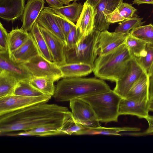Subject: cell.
<instances>
[{
    "label": "cell",
    "instance_id": "6da1fadb",
    "mask_svg": "<svg viewBox=\"0 0 153 153\" xmlns=\"http://www.w3.org/2000/svg\"><path fill=\"white\" fill-rule=\"evenodd\" d=\"M69 111L66 107L45 103L0 115V135L46 126H55L61 128Z\"/></svg>",
    "mask_w": 153,
    "mask_h": 153
},
{
    "label": "cell",
    "instance_id": "7a4b0ae2",
    "mask_svg": "<svg viewBox=\"0 0 153 153\" xmlns=\"http://www.w3.org/2000/svg\"><path fill=\"white\" fill-rule=\"evenodd\" d=\"M62 78L56 85L53 96L57 102L70 101L111 90L107 84L99 79L80 77Z\"/></svg>",
    "mask_w": 153,
    "mask_h": 153
},
{
    "label": "cell",
    "instance_id": "3957f363",
    "mask_svg": "<svg viewBox=\"0 0 153 153\" xmlns=\"http://www.w3.org/2000/svg\"><path fill=\"white\" fill-rule=\"evenodd\" d=\"M132 58L126 45L123 44L105 54L98 55L94 64L95 76L116 82L123 76Z\"/></svg>",
    "mask_w": 153,
    "mask_h": 153
},
{
    "label": "cell",
    "instance_id": "277c9868",
    "mask_svg": "<svg viewBox=\"0 0 153 153\" xmlns=\"http://www.w3.org/2000/svg\"><path fill=\"white\" fill-rule=\"evenodd\" d=\"M122 99L111 90L80 99L90 105L99 122L107 123L117 122L119 104Z\"/></svg>",
    "mask_w": 153,
    "mask_h": 153
},
{
    "label": "cell",
    "instance_id": "5b68a950",
    "mask_svg": "<svg viewBox=\"0 0 153 153\" xmlns=\"http://www.w3.org/2000/svg\"><path fill=\"white\" fill-rule=\"evenodd\" d=\"M100 32L94 30L74 47L68 50L64 48L66 64L82 63L94 66L99 54L98 40Z\"/></svg>",
    "mask_w": 153,
    "mask_h": 153
},
{
    "label": "cell",
    "instance_id": "8992f818",
    "mask_svg": "<svg viewBox=\"0 0 153 153\" xmlns=\"http://www.w3.org/2000/svg\"><path fill=\"white\" fill-rule=\"evenodd\" d=\"M21 64L33 77L51 78L56 81L63 78L62 73L59 66L47 59L41 54Z\"/></svg>",
    "mask_w": 153,
    "mask_h": 153
},
{
    "label": "cell",
    "instance_id": "52a82bcc",
    "mask_svg": "<svg viewBox=\"0 0 153 153\" xmlns=\"http://www.w3.org/2000/svg\"><path fill=\"white\" fill-rule=\"evenodd\" d=\"M70 107L72 116L78 123L87 128L100 126L99 121L90 105L80 99L70 101Z\"/></svg>",
    "mask_w": 153,
    "mask_h": 153
},
{
    "label": "cell",
    "instance_id": "ba28073f",
    "mask_svg": "<svg viewBox=\"0 0 153 153\" xmlns=\"http://www.w3.org/2000/svg\"><path fill=\"white\" fill-rule=\"evenodd\" d=\"M51 96L26 97L13 94L0 98V115L36 104L47 103Z\"/></svg>",
    "mask_w": 153,
    "mask_h": 153
},
{
    "label": "cell",
    "instance_id": "9c48e42d",
    "mask_svg": "<svg viewBox=\"0 0 153 153\" xmlns=\"http://www.w3.org/2000/svg\"><path fill=\"white\" fill-rule=\"evenodd\" d=\"M145 71L136 58L132 57L123 76L116 82L113 91L122 98H126L130 89Z\"/></svg>",
    "mask_w": 153,
    "mask_h": 153
},
{
    "label": "cell",
    "instance_id": "30bf717a",
    "mask_svg": "<svg viewBox=\"0 0 153 153\" xmlns=\"http://www.w3.org/2000/svg\"><path fill=\"white\" fill-rule=\"evenodd\" d=\"M123 0H101L94 8L95 12L94 30L100 32L107 30L110 23L106 16L113 11Z\"/></svg>",
    "mask_w": 153,
    "mask_h": 153
},
{
    "label": "cell",
    "instance_id": "8fae6325",
    "mask_svg": "<svg viewBox=\"0 0 153 153\" xmlns=\"http://www.w3.org/2000/svg\"><path fill=\"white\" fill-rule=\"evenodd\" d=\"M129 33L111 32L107 30L100 32L98 40V55L107 53L124 44Z\"/></svg>",
    "mask_w": 153,
    "mask_h": 153
},
{
    "label": "cell",
    "instance_id": "7c38bea8",
    "mask_svg": "<svg viewBox=\"0 0 153 153\" xmlns=\"http://www.w3.org/2000/svg\"><path fill=\"white\" fill-rule=\"evenodd\" d=\"M39 26L53 57V62L58 66L66 64L64 50L66 45L65 43L45 28Z\"/></svg>",
    "mask_w": 153,
    "mask_h": 153
},
{
    "label": "cell",
    "instance_id": "4fadbf2b",
    "mask_svg": "<svg viewBox=\"0 0 153 153\" xmlns=\"http://www.w3.org/2000/svg\"><path fill=\"white\" fill-rule=\"evenodd\" d=\"M1 71L10 74L19 81L30 79L33 77L21 63H16L11 59L8 51L0 53V71Z\"/></svg>",
    "mask_w": 153,
    "mask_h": 153
},
{
    "label": "cell",
    "instance_id": "5bb4252c",
    "mask_svg": "<svg viewBox=\"0 0 153 153\" xmlns=\"http://www.w3.org/2000/svg\"><path fill=\"white\" fill-rule=\"evenodd\" d=\"M44 0H28L22 16L21 29L30 31L41 11L45 8Z\"/></svg>",
    "mask_w": 153,
    "mask_h": 153
},
{
    "label": "cell",
    "instance_id": "9a60e30c",
    "mask_svg": "<svg viewBox=\"0 0 153 153\" xmlns=\"http://www.w3.org/2000/svg\"><path fill=\"white\" fill-rule=\"evenodd\" d=\"M149 101L139 102L122 98L119 104V115H129L146 119L149 115Z\"/></svg>",
    "mask_w": 153,
    "mask_h": 153
},
{
    "label": "cell",
    "instance_id": "2e32d148",
    "mask_svg": "<svg viewBox=\"0 0 153 153\" xmlns=\"http://www.w3.org/2000/svg\"><path fill=\"white\" fill-rule=\"evenodd\" d=\"M27 40L20 47L9 54L11 59L17 63L27 62L40 54L36 43L31 34Z\"/></svg>",
    "mask_w": 153,
    "mask_h": 153
},
{
    "label": "cell",
    "instance_id": "e0dca14e",
    "mask_svg": "<svg viewBox=\"0 0 153 153\" xmlns=\"http://www.w3.org/2000/svg\"><path fill=\"white\" fill-rule=\"evenodd\" d=\"M25 0H0V17L7 21H14L21 17Z\"/></svg>",
    "mask_w": 153,
    "mask_h": 153
},
{
    "label": "cell",
    "instance_id": "ac0fdd59",
    "mask_svg": "<svg viewBox=\"0 0 153 153\" xmlns=\"http://www.w3.org/2000/svg\"><path fill=\"white\" fill-rule=\"evenodd\" d=\"M38 25L59 38L66 45V40L53 12L48 7H45L37 19Z\"/></svg>",
    "mask_w": 153,
    "mask_h": 153
},
{
    "label": "cell",
    "instance_id": "d6986e66",
    "mask_svg": "<svg viewBox=\"0 0 153 153\" xmlns=\"http://www.w3.org/2000/svg\"><path fill=\"white\" fill-rule=\"evenodd\" d=\"M149 77L145 71L130 89L126 98L139 102L149 101Z\"/></svg>",
    "mask_w": 153,
    "mask_h": 153
},
{
    "label": "cell",
    "instance_id": "ffe728a7",
    "mask_svg": "<svg viewBox=\"0 0 153 153\" xmlns=\"http://www.w3.org/2000/svg\"><path fill=\"white\" fill-rule=\"evenodd\" d=\"M95 15L94 8L85 2L76 25V28L79 29L82 35L83 40L94 30Z\"/></svg>",
    "mask_w": 153,
    "mask_h": 153
},
{
    "label": "cell",
    "instance_id": "44dd1931",
    "mask_svg": "<svg viewBox=\"0 0 153 153\" xmlns=\"http://www.w3.org/2000/svg\"><path fill=\"white\" fill-rule=\"evenodd\" d=\"M63 78L81 77L87 75L93 71L94 66L82 63L65 64L59 66Z\"/></svg>",
    "mask_w": 153,
    "mask_h": 153
},
{
    "label": "cell",
    "instance_id": "7402d4cb",
    "mask_svg": "<svg viewBox=\"0 0 153 153\" xmlns=\"http://www.w3.org/2000/svg\"><path fill=\"white\" fill-rule=\"evenodd\" d=\"M83 5L76 1L66 6L49 8L54 13L59 15L74 23L78 20L83 8Z\"/></svg>",
    "mask_w": 153,
    "mask_h": 153
},
{
    "label": "cell",
    "instance_id": "603a6c76",
    "mask_svg": "<svg viewBox=\"0 0 153 153\" xmlns=\"http://www.w3.org/2000/svg\"><path fill=\"white\" fill-rule=\"evenodd\" d=\"M30 33L19 29L13 28L9 33L8 52L9 54L22 45L28 39Z\"/></svg>",
    "mask_w": 153,
    "mask_h": 153
},
{
    "label": "cell",
    "instance_id": "cb8c5ba5",
    "mask_svg": "<svg viewBox=\"0 0 153 153\" xmlns=\"http://www.w3.org/2000/svg\"><path fill=\"white\" fill-rule=\"evenodd\" d=\"M30 32L33 37L41 54L48 60L53 62V57L37 22H35Z\"/></svg>",
    "mask_w": 153,
    "mask_h": 153
},
{
    "label": "cell",
    "instance_id": "d4e9b609",
    "mask_svg": "<svg viewBox=\"0 0 153 153\" xmlns=\"http://www.w3.org/2000/svg\"><path fill=\"white\" fill-rule=\"evenodd\" d=\"M140 130V128L136 127H105L100 126L96 128H87L81 133L79 135L103 134L120 136L121 134L119 133L121 131H137Z\"/></svg>",
    "mask_w": 153,
    "mask_h": 153
},
{
    "label": "cell",
    "instance_id": "484cf974",
    "mask_svg": "<svg viewBox=\"0 0 153 153\" xmlns=\"http://www.w3.org/2000/svg\"><path fill=\"white\" fill-rule=\"evenodd\" d=\"M19 81L8 72L0 71V98L13 94Z\"/></svg>",
    "mask_w": 153,
    "mask_h": 153
},
{
    "label": "cell",
    "instance_id": "4316f807",
    "mask_svg": "<svg viewBox=\"0 0 153 153\" xmlns=\"http://www.w3.org/2000/svg\"><path fill=\"white\" fill-rule=\"evenodd\" d=\"M54 79L45 77H33L30 80V84L46 95L51 96L54 94L55 87Z\"/></svg>",
    "mask_w": 153,
    "mask_h": 153
},
{
    "label": "cell",
    "instance_id": "83f0119b",
    "mask_svg": "<svg viewBox=\"0 0 153 153\" xmlns=\"http://www.w3.org/2000/svg\"><path fill=\"white\" fill-rule=\"evenodd\" d=\"M124 43L127 47L132 57L138 58L144 56L146 53L147 44L133 36L129 33Z\"/></svg>",
    "mask_w": 153,
    "mask_h": 153
},
{
    "label": "cell",
    "instance_id": "f1b7e54d",
    "mask_svg": "<svg viewBox=\"0 0 153 153\" xmlns=\"http://www.w3.org/2000/svg\"><path fill=\"white\" fill-rule=\"evenodd\" d=\"M86 128L77 123L74 119L71 112L69 111L65 116L60 130L62 135H79Z\"/></svg>",
    "mask_w": 153,
    "mask_h": 153
},
{
    "label": "cell",
    "instance_id": "f546056e",
    "mask_svg": "<svg viewBox=\"0 0 153 153\" xmlns=\"http://www.w3.org/2000/svg\"><path fill=\"white\" fill-rule=\"evenodd\" d=\"M60 128L55 126H48L39 127L33 130L12 133V136H47L62 135Z\"/></svg>",
    "mask_w": 153,
    "mask_h": 153
},
{
    "label": "cell",
    "instance_id": "4dcf8cb0",
    "mask_svg": "<svg viewBox=\"0 0 153 153\" xmlns=\"http://www.w3.org/2000/svg\"><path fill=\"white\" fill-rule=\"evenodd\" d=\"M30 79L19 81L13 91V94L26 97H38L46 95L33 86Z\"/></svg>",
    "mask_w": 153,
    "mask_h": 153
},
{
    "label": "cell",
    "instance_id": "1f68e13d",
    "mask_svg": "<svg viewBox=\"0 0 153 153\" xmlns=\"http://www.w3.org/2000/svg\"><path fill=\"white\" fill-rule=\"evenodd\" d=\"M129 33L147 45L153 47V25L152 24L137 27L132 30Z\"/></svg>",
    "mask_w": 153,
    "mask_h": 153
},
{
    "label": "cell",
    "instance_id": "d6a6232c",
    "mask_svg": "<svg viewBox=\"0 0 153 153\" xmlns=\"http://www.w3.org/2000/svg\"><path fill=\"white\" fill-rule=\"evenodd\" d=\"M143 19V18H139L137 15L126 19L119 23L114 32L123 33H129L130 30L141 26L145 23V21H142Z\"/></svg>",
    "mask_w": 153,
    "mask_h": 153
},
{
    "label": "cell",
    "instance_id": "836d02e7",
    "mask_svg": "<svg viewBox=\"0 0 153 153\" xmlns=\"http://www.w3.org/2000/svg\"><path fill=\"white\" fill-rule=\"evenodd\" d=\"M83 40L82 36L76 25L73 27L67 36L65 48L69 49L78 45Z\"/></svg>",
    "mask_w": 153,
    "mask_h": 153
},
{
    "label": "cell",
    "instance_id": "e575fe53",
    "mask_svg": "<svg viewBox=\"0 0 153 153\" xmlns=\"http://www.w3.org/2000/svg\"><path fill=\"white\" fill-rule=\"evenodd\" d=\"M146 51L144 56L135 58L144 70L148 73L153 63V47L147 45Z\"/></svg>",
    "mask_w": 153,
    "mask_h": 153
},
{
    "label": "cell",
    "instance_id": "d590c367",
    "mask_svg": "<svg viewBox=\"0 0 153 153\" xmlns=\"http://www.w3.org/2000/svg\"><path fill=\"white\" fill-rule=\"evenodd\" d=\"M53 13L66 41L68 35L71 30L76 25L61 16Z\"/></svg>",
    "mask_w": 153,
    "mask_h": 153
},
{
    "label": "cell",
    "instance_id": "8d00e7d4",
    "mask_svg": "<svg viewBox=\"0 0 153 153\" xmlns=\"http://www.w3.org/2000/svg\"><path fill=\"white\" fill-rule=\"evenodd\" d=\"M120 14L126 19L131 18L137 10L131 4L122 1L117 7Z\"/></svg>",
    "mask_w": 153,
    "mask_h": 153
},
{
    "label": "cell",
    "instance_id": "74e56055",
    "mask_svg": "<svg viewBox=\"0 0 153 153\" xmlns=\"http://www.w3.org/2000/svg\"><path fill=\"white\" fill-rule=\"evenodd\" d=\"M9 33L0 23V53L8 51Z\"/></svg>",
    "mask_w": 153,
    "mask_h": 153
},
{
    "label": "cell",
    "instance_id": "f35d334b",
    "mask_svg": "<svg viewBox=\"0 0 153 153\" xmlns=\"http://www.w3.org/2000/svg\"><path fill=\"white\" fill-rule=\"evenodd\" d=\"M107 22L110 23L123 22L126 19L120 14L117 8L106 16Z\"/></svg>",
    "mask_w": 153,
    "mask_h": 153
},
{
    "label": "cell",
    "instance_id": "ab89813d",
    "mask_svg": "<svg viewBox=\"0 0 153 153\" xmlns=\"http://www.w3.org/2000/svg\"><path fill=\"white\" fill-rule=\"evenodd\" d=\"M48 3L49 7L56 8L63 6V3L60 0H44Z\"/></svg>",
    "mask_w": 153,
    "mask_h": 153
},
{
    "label": "cell",
    "instance_id": "60d3db41",
    "mask_svg": "<svg viewBox=\"0 0 153 153\" xmlns=\"http://www.w3.org/2000/svg\"><path fill=\"white\" fill-rule=\"evenodd\" d=\"M149 124V127L145 133L149 134L153 133V116L149 115L146 118Z\"/></svg>",
    "mask_w": 153,
    "mask_h": 153
},
{
    "label": "cell",
    "instance_id": "b9f144b4",
    "mask_svg": "<svg viewBox=\"0 0 153 153\" xmlns=\"http://www.w3.org/2000/svg\"><path fill=\"white\" fill-rule=\"evenodd\" d=\"M149 100L153 101V77H149Z\"/></svg>",
    "mask_w": 153,
    "mask_h": 153
},
{
    "label": "cell",
    "instance_id": "7bdbcfd3",
    "mask_svg": "<svg viewBox=\"0 0 153 153\" xmlns=\"http://www.w3.org/2000/svg\"><path fill=\"white\" fill-rule=\"evenodd\" d=\"M132 4H136L138 5L143 4H153V0H134Z\"/></svg>",
    "mask_w": 153,
    "mask_h": 153
},
{
    "label": "cell",
    "instance_id": "ee69618b",
    "mask_svg": "<svg viewBox=\"0 0 153 153\" xmlns=\"http://www.w3.org/2000/svg\"><path fill=\"white\" fill-rule=\"evenodd\" d=\"M101 0H86L85 1L94 8Z\"/></svg>",
    "mask_w": 153,
    "mask_h": 153
},
{
    "label": "cell",
    "instance_id": "f6af8a7d",
    "mask_svg": "<svg viewBox=\"0 0 153 153\" xmlns=\"http://www.w3.org/2000/svg\"><path fill=\"white\" fill-rule=\"evenodd\" d=\"M148 74L149 77H153V63L152 65Z\"/></svg>",
    "mask_w": 153,
    "mask_h": 153
},
{
    "label": "cell",
    "instance_id": "bcb514c9",
    "mask_svg": "<svg viewBox=\"0 0 153 153\" xmlns=\"http://www.w3.org/2000/svg\"><path fill=\"white\" fill-rule=\"evenodd\" d=\"M63 4L68 5L69 4L70 2L72 1H76L79 0H60Z\"/></svg>",
    "mask_w": 153,
    "mask_h": 153
},
{
    "label": "cell",
    "instance_id": "7dc6e473",
    "mask_svg": "<svg viewBox=\"0 0 153 153\" xmlns=\"http://www.w3.org/2000/svg\"><path fill=\"white\" fill-rule=\"evenodd\" d=\"M149 110L153 111V101H149Z\"/></svg>",
    "mask_w": 153,
    "mask_h": 153
}]
</instances>
